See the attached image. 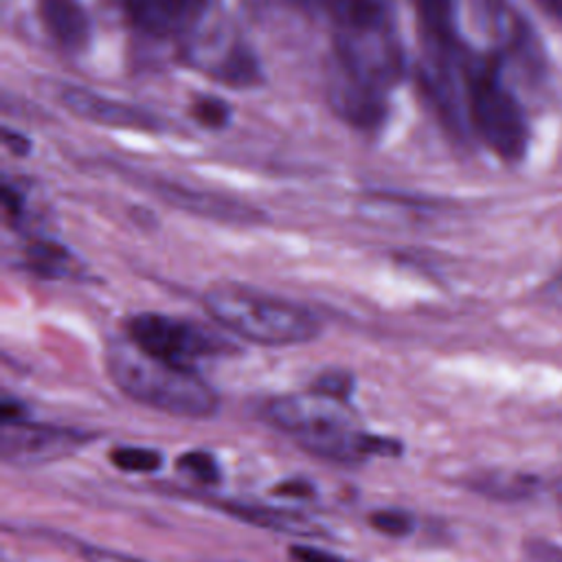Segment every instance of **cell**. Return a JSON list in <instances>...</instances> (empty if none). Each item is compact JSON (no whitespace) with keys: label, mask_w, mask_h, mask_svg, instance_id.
<instances>
[{"label":"cell","mask_w":562,"mask_h":562,"mask_svg":"<svg viewBox=\"0 0 562 562\" xmlns=\"http://www.w3.org/2000/svg\"><path fill=\"white\" fill-rule=\"evenodd\" d=\"M334 26V81L386 94L402 70L389 0H318Z\"/></svg>","instance_id":"1"},{"label":"cell","mask_w":562,"mask_h":562,"mask_svg":"<svg viewBox=\"0 0 562 562\" xmlns=\"http://www.w3.org/2000/svg\"><path fill=\"white\" fill-rule=\"evenodd\" d=\"M266 417L301 448L334 461L351 463L400 450L397 443L364 432L345 400L321 391L274 397L266 404Z\"/></svg>","instance_id":"2"},{"label":"cell","mask_w":562,"mask_h":562,"mask_svg":"<svg viewBox=\"0 0 562 562\" xmlns=\"http://www.w3.org/2000/svg\"><path fill=\"white\" fill-rule=\"evenodd\" d=\"M108 373L132 400L180 417H211L217 393L191 369L165 362L132 340H114L105 351Z\"/></svg>","instance_id":"3"},{"label":"cell","mask_w":562,"mask_h":562,"mask_svg":"<svg viewBox=\"0 0 562 562\" xmlns=\"http://www.w3.org/2000/svg\"><path fill=\"white\" fill-rule=\"evenodd\" d=\"M461 79L474 132L498 158L520 160L527 151L529 125L520 101L503 79V55H465Z\"/></svg>","instance_id":"4"},{"label":"cell","mask_w":562,"mask_h":562,"mask_svg":"<svg viewBox=\"0 0 562 562\" xmlns=\"http://www.w3.org/2000/svg\"><path fill=\"white\" fill-rule=\"evenodd\" d=\"M204 305L217 323L257 345H299L318 334V321L310 310L248 285H213L204 294Z\"/></svg>","instance_id":"5"},{"label":"cell","mask_w":562,"mask_h":562,"mask_svg":"<svg viewBox=\"0 0 562 562\" xmlns=\"http://www.w3.org/2000/svg\"><path fill=\"white\" fill-rule=\"evenodd\" d=\"M426 55V86L441 105L448 121L457 116L454 70L463 66L465 53L457 29V0H408Z\"/></svg>","instance_id":"6"},{"label":"cell","mask_w":562,"mask_h":562,"mask_svg":"<svg viewBox=\"0 0 562 562\" xmlns=\"http://www.w3.org/2000/svg\"><path fill=\"white\" fill-rule=\"evenodd\" d=\"M127 336L143 351L191 371L204 358L226 351V340L198 323L154 312L136 314L127 323Z\"/></svg>","instance_id":"7"},{"label":"cell","mask_w":562,"mask_h":562,"mask_svg":"<svg viewBox=\"0 0 562 562\" xmlns=\"http://www.w3.org/2000/svg\"><path fill=\"white\" fill-rule=\"evenodd\" d=\"M90 437L81 430L33 424L24 419L2 422L0 454L11 465H42L79 450Z\"/></svg>","instance_id":"8"},{"label":"cell","mask_w":562,"mask_h":562,"mask_svg":"<svg viewBox=\"0 0 562 562\" xmlns=\"http://www.w3.org/2000/svg\"><path fill=\"white\" fill-rule=\"evenodd\" d=\"M66 110H70L75 116L101 123V125H114V127H127V130H158V119L136 105L97 94L92 90H83L77 86H66L59 94Z\"/></svg>","instance_id":"9"},{"label":"cell","mask_w":562,"mask_h":562,"mask_svg":"<svg viewBox=\"0 0 562 562\" xmlns=\"http://www.w3.org/2000/svg\"><path fill=\"white\" fill-rule=\"evenodd\" d=\"M37 15L46 33L59 46L68 50L86 46L90 35V18L79 0H37Z\"/></svg>","instance_id":"10"},{"label":"cell","mask_w":562,"mask_h":562,"mask_svg":"<svg viewBox=\"0 0 562 562\" xmlns=\"http://www.w3.org/2000/svg\"><path fill=\"white\" fill-rule=\"evenodd\" d=\"M156 191L171 204L182 206L198 215L228 220V222H250V220L259 217L255 213V209H250L237 200L209 193V191H198V189H189V187L173 184V182H156Z\"/></svg>","instance_id":"11"},{"label":"cell","mask_w":562,"mask_h":562,"mask_svg":"<svg viewBox=\"0 0 562 562\" xmlns=\"http://www.w3.org/2000/svg\"><path fill=\"white\" fill-rule=\"evenodd\" d=\"M226 512L233 516L248 520L252 525L266 527V529H279L288 533H318V525H314L307 516L288 512V509H277V507H261V505H248V503H224L222 505Z\"/></svg>","instance_id":"12"},{"label":"cell","mask_w":562,"mask_h":562,"mask_svg":"<svg viewBox=\"0 0 562 562\" xmlns=\"http://www.w3.org/2000/svg\"><path fill=\"white\" fill-rule=\"evenodd\" d=\"M29 266L44 277H66L72 272V257L55 241H33L26 248Z\"/></svg>","instance_id":"13"},{"label":"cell","mask_w":562,"mask_h":562,"mask_svg":"<svg viewBox=\"0 0 562 562\" xmlns=\"http://www.w3.org/2000/svg\"><path fill=\"white\" fill-rule=\"evenodd\" d=\"M211 72L220 81L231 83V86H250V83H257L261 79L255 57L241 46L233 48Z\"/></svg>","instance_id":"14"},{"label":"cell","mask_w":562,"mask_h":562,"mask_svg":"<svg viewBox=\"0 0 562 562\" xmlns=\"http://www.w3.org/2000/svg\"><path fill=\"white\" fill-rule=\"evenodd\" d=\"M476 490H481L487 496H496V498H522L529 496L536 487L538 481L525 474H505V472H496V474H485L474 483Z\"/></svg>","instance_id":"15"},{"label":"cell","mask_w":562,"mask_h":562,"mask_svg":"<svg viewBox=\"0 0 562 562\" xmlns=\"http://www.w3.org/2000/svg\"><path fill=\"white\" fill-rule=\"evenodd\" d=\"M110 461L123 472H154L160 468L162 457L158 450L138 446H116L110 452Z\"/></svg>","instance_id":"16"},{"label":"cell","mask_w":562,"mask_h":562,"mask_svg":"<svg viewBox=\"0 0 562 562\" xmlns=\"http://www.w3.org/2000/svg\"><path fill=\"white\" fill-rule=\"evenodd\" d=\"M176 465L180 472H184L193 481H200V483H217L220 481V465L204 450H189V452L180 454Z\"/></svg>","instance_id":"17"},{"label":"cell","mask_w":562,"mask_h":562,"mask_svg":"<svg viewBox=\"0 0 562 562\" xmlns=\"http://www.w3.org/2000/svg\"><path fill=\"white\" fill-rule=\"evenodd\" d=\"M191 114L204 127H224L231 119V108L217 97H202L193 103Z\"/></svg>","instance_id":"18"},{"label":"cell","mask_w":562,"mask_h":562,"mask_svg":"<svg viewBox=\"0 0 562 562\" xmlns=\"http://www.w3.org/2000/svg\"><path fill=\"white\" fill-rule=\"evenodd\" d=\"M371 525L386 536H406L413 531V516L402 509H380L369 516Z\"/></svg>","instance_id":"19"},{"label":"cell","mask_w":562,"mask_h":562,"mask_svg":"<svg viewBox=\"0 0 562 562\" xmlns=\"http://www.w3.org/2000/svg\"><path fill=\"white\" fill-rule=\"evenodd\" d=\"M525 555L529 562H562V547L544 538H531L525 542Z\"/></svg>","instance_id":"20"},{"label":"cell","mask_w":562,"mask_h":562,"mask_svg":"<svg viewBox=\"0 0 562 562\" xmlns=\"http://www.w3.org/2000/svg\"><path fill=\"white\" fill-rule=\"evenodd\" d=\"M349 389H351V380L347 373H340V371H329V373L321 375L318 382L314 384V391H321V393H327V395H334L340 400L347 397Z\"/></svg>","instance_id":"21"},{"label":"cell","mask_w":562,"mask_h":562,"mask_svg":"<svg viewBox=\"0 0 562 562\" xmlns=\"http://www.w3.org/2000/svg\"><path fill=\"white\" fill-rule=\"evenodd\" d=\"M290 558L294 562H345L342 558L329 553V551H323V549H316V547H307V544H294L290 547Z\"/></svg>","instance_id":"22"},{"label":"cell","mask_w":562,"mask_h":562,"mask_svg":"<svg viewBox=\"0 0 562 562\" xmlns=\"http://www.w3.org/2000/svg\"><path fill=\"white\" fill-rule=\"evenodd\" d=\"M81 555L88 562H145V560H138L119 551H110V549H99V547H83Z\"/></svg>","instance_id":"23"},{"label":"cell","mask_w":562,"mask_h":562,"mask_svg":"<svg viewBox=\"0 0 562 562\" xmlns=\"http://www.w3.org/2000/svg\"><path fill=\"white\" fill-rule=\"evenodd\" d=\"M274 494L292 496V498H305V496L314 494V487L307 481H283L281 485L274 487Z\"/></svg>","instance_id":"24"},{"label":"cell","mask_w":562,"mask_h":562,"mask_svg":"<svg viewBox=\"0 0 562 562\" xmlns=\"http://www.w3.org/2000/svg\"><path fill=\"white\" fill-rule=\"evenodd\" d=\"M4 143L15 151V154H26L31 149L29 140L22 134H13L9 130H4Z\"/></svg>","instance_id":"25"},{"label":"cell","mask_w":562,"mask_h":562,"mask_svg":"<svg viewBox=\"0 0 562 562\" xmlns=\"http://www.w3.org/2000/svg\"><path fill=\"white\" fill-rule=\"evenodd\" d=\"M553 20L562 24V0H536Z\"/></svg>","instance_id":"26"},{"label":"cell","mask_w":562,"mask_h":562,"mask_svg":"<svg viewBox=\"0 0 562 562\" xmlns=\"http://www.w3.org/2000/svg\"><path fill=\"white\" fill-rule=\"evenodd\" d=\"M551 288H553V294H560V296H562V272L553 279V285H551Z\"/></svg>","instance_id":"27"},{"label":"cell","mask_w":562,"mask_h":562,"mask_svg":"<svg viewBox=\"0 0 562 562\" xmlns=\"http://www.w3.org/2000/svg\"><path fill=\"white\" fill-rule=\"evenodd\" d=\"M283 2H288V4H294V7H307V4H312V2H318V0H283Z\"/></svg>","instance_id":"28"}]
</instances>
